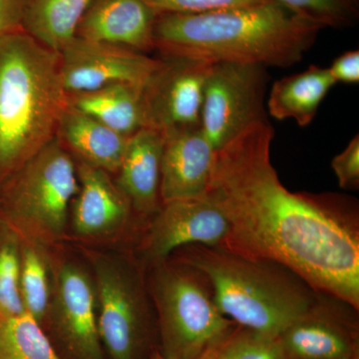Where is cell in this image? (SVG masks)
<instances>
[{"label":"cell","instance_id":"6","mask_svg":"<svg viewBox=\"0 0 359 359\" xmlns=\"http://www.w3.org/2000/svg\"><path fill=\"white\" fill-rule=\"evenodd\" d=\"M152 290L167 359H196L236 323L219 311L210 283L190 264H156Z\"/></svg>","mask_w":359,"mask_h":359},{"label":"cell","instance_id":"9","mask_svg":"<svg viewBox=\"0 0 359 359\" xmlns=\"http://www.w3.org/2000/svg\"><path fill=\"white\" fill-rule=\"evenodd\" d=\"M59 58L67 94L118 83L144 86L160 63L159 57L128 47L77 36L59 52Z\"/></svg>","mask_w":359,"mask_h":359},{"label":"cell","instance_id":"12","mask_svg":"<svg viewBox=\"0 0 359 359\" xmlns=\"http://www.w3.org/2000/svg\"><path fill=\"white\" fill-rule=\"evenodd\" d=\"M230 233L229 219L205 197L170 201L154 215L144 241V256L159 264L189 245L224 247Z\"/></svg>","mask_w":359,"mask_h":359},{"label":"cell","instance_id":"2","mask_svg":"<svg viewBox=\"0 0 359 359\" xmlns=\"http://www.w3.org/2000/svg\"><path fill=\"white\" fill-rule=\"evenodd\" d=\"M321 29L275 0L207 13L161 14L154 50L211 65L290 67L302 60Z\"/></svg>","mask_w":359,"mask_h":359},{"label":"cell","instance_id":"13","mask_svg":"<svg viewBox=\"0 0 359 359\" xmlns=\"http://www.w3.org/2000/svg\"><path fill=\"white\" fill-rule=\"evenodd\" d=\"M48 316L73 358L104 359L95 283L81 266L65 263L56 271Z\"/></svg>","mask_w":359,"mask_h":359},{"label":"cell","instance_id":"7","mask_svg":"<svg viewBox=\"0 0 359 359\" xmlns=\"http://www.w3.org/2000/svg\"><path fill=\"white\" fill-rule=\"evenodd\" d=\"M262 65H212L205 82L201 128L218 150L250 125L268 121V73Z\"/></svg>","mask_w":359,"mask_h":359},{"label":"cell","instance_id":"3","mask_svg":"<svg viewBox=\"0 0 359 359\" xmlns=\"http://www.w3.org/2000/svg\"><path fill=\"white\" fill-rule=\"evenodd\" d=\"M67 105L59 53L22 29L0 34V186L55 138Z\"/></svg>","mask_w":359,"mask_h":359},{"label":"cell","instance_id":"27","mask_svg":"<svg viewBox=\"0 0 359 359\" xmlns=\"http://www.w3.org/2000/svg\"><path fill=\"white\" fill-rule=\"evenodd\" d=\"M273 0H146L156 15L199 14L266 4Z\"/></svg>","mask_w":359,"mask_h":359},{"label":"cell","instance_id":"4","mask_svg":"<svg viewBox=\"0 0 359 359\" xmlns=\"http://www.w3.org/2000/svg\"><path fill=\"white\" fill-rule=\"evenodd\" d=\"M182 262L207 278L222 313L238 327L280 335L311 309L320 294L282 264L224 247L194 245Z\"/></svg>","mask_w":359,"mask_h":359},{"label":"cell","instance_id":"28","mask_svg":"<svg viewBox=\"0 0 359 359\" xmlns=\"http://www.w3.org/2000/svg\"><path fill=\"white\" fill-rule=\"evenodd\" d=\"M332 168L339 185L346 190H358L359 188V136L356 135L346 149L335 156L332 161Z\"/></svg>","mask_w":359,"mask_h":359},{"label":"cell","instance_id":"29","mask_svg":"<svg viewBox=\"0 0 359 359\" xmlns=\"http://www.w3.org/2000/svg\"><path fill=\"white\" fill-rule=\"evenodd\" d=\"M330 75L335 82L358 83L359 81V51H347L339 56L330 68Z\"/></svg>","mask_w":359,"mask_h":359},{"label":"cell","instance_id":"22","mask_svg":"<svg viewBox=\"0 0 359 359\" xmlns=\"http://www.w3.org/2000/svg\"><path fill=\"white\" fill-rule=\"evenodd\" d=\"M45 245L21 238L20 290L26 313L39 323L48 318L52 290L50 264Z\"/></svg>","mask_w":359,"mask_h":359},{"label":"cell","instance_id":"11","mask_svg":"<svg viewBox=\"0 0 359 359\" xmlns=\"http://www.w3.org/2000/svg\"><path fill=\"white\" fill-rule=\"evenodd\" d=\"M358 309L320 292L304 316L280 335L287 359H351L358 353Z\"/></svg>","mask_w":359,"mask_h":359},{"label":"cell","instance_id":"18","mask_svg":"<svg viewBox=\"0 0 359 359\" xmlns=\"http://www.w3.org/2000/svg\"><path fill=\"white\" fill-rule=\"evenodd\" d=\"M130 137V136H129ZM129 137L68 104L59 120L55 139L76 162L115 175Z\"/></svg>","mask_w":359,"mask_h":359},{"label":"cell","instance_id":"16","mask_svg":"<svg viewBox=\"0 0 359 359\" xmlns=\"http://www.w3.org/2000/svg\"><path fill=\"white\" fill-rule=\"evenodd\" d=\"M156 18L146 0H92L76 36L147 54L154 50Z\"/></svg>","mask_w":359,"mask_h":359},{"label":"cell","instance_id":"15","mask_svg":"<svg viewBox=\"0 0 359 359\" xmlns=\"http://www.w3.org/2000/svg\"><path fill=\"white\" fill-rule=\"evenodd\" d=\"M79 188L70 208L73 231L81 238L110 237L124 228L133 211L111 174L76 162Z\"/></svg>","mask_w":359,"mask_h":359},{"label":"cell","instance_id":"1","mask_svg":"<svg viewBox=\"0 0 359 359\" xmlns=\"http://www.w3.org/2000/svg\"><path fill=\"white\" fill-rule=\"evenodd\" d=\"M275 130L259 121L216 151L205 198L231 224L226 249L271 259L359 309L355 212L332 194L287 190L271 160Z\"/></svg>","mask_w":359,"mask_h":359},{"label":"cell","instance_id":"19","mask_svg":"<svg viewBox=\"0 0 359 359\" xmlns=\"http://www.w3.org/2000/svg\"><path fill=\"white\" fill-rule=\"evenodd\" d=\"M67 95L70 106L124 136L147 128L141 85L112 84Z\"/></svg>","mask_w":359,"mask_h":359},{"label":"cell","instance_id":"23","mask_svg":"<svg viewBox=\"0 0 359 359\" xmlns=\"http://www.w3.org/2000/svg\"><path fill=\"white\" fill-rule=\"evenodd\" d=\"M0 359H61L39 323L28 313L0 318Z\"/></svg>","mask_w":359,"mask_h":359},{"label":"cell","instance_id":"30","mask_svg":"<svg viewBox=\"0 0 359 359\" xmlns=\"http://www.w3.org/2000/svg\"><path fill=\"white\" fill-rule=\"evenodd\" d=\"M25 0H0V34L22 29Z\"/></svg>","mask_w":359,"mask_h":359},{"label":"cell","instance_id":"8","mask_svg":"<svg viewBox=\"0 0 359 359\" xmlns=\"http://www.w3.org/2000/svg\"><path fill=\"white\" fill-rule=\"evenodd\" d=\"M160 63L143 86L147 128L160 133L201 125L211 63L160 55Z\"/></svg>","mask_w":359,"mask_h":359},{"label":"cell","instance_id":"24","mask_svg":"<svg viewBox=\"0 0 359 359\" xmlns=\"http://www.w3.org/2000/svg\"><path fill=\"white\" fill-rule=\"evenodd\" d=\"M196 359H287L278 337L236 325Z\"/></svg>","mask_w":359,"mask_h":359},{"label":"cell","instance_id":"26","mask_svg":"<svg viewBox=\"0 0 359 359\" xmlns=\"http://www.w3.org/2000/svg\"><path fill=\"white\" fill-rule=\"evenodd\" d=\"M295 15L321 28H346L355 25L359 0H275Z\"/></svg>","mask_w":359,"mask_h":359},{"label":"cell","instance_id":"20","mask_svg":"<svg viewBox=\"0 0 359 359\" xmlns=\"http://www.w3.org/2000/svg\"><path fill=\"white\" fill-rule=\"evenodd\" d=\"M335 84L328 68L316 65L309 66L304 72L280 78L269 90V114L276 120L292 119L299 126H309Z\"/></svg>","mask_w":359,"mask_h":359},{"label":"cell","instance_id":"5","mask_svg":"<svg viewBox=\"0 0 359 359\" xmlns=\"http://www.w3.org/2000/svg\"><path fill=\"white\" fill-rule=\"evenodd\" d=\"M78 188L76 163L54 138L0 186V219L22 240L57 243Z\"/></svg>","mask_w":359,"mask_h":359},{"label":"cell","instance_id":"10","mask_svg":"<svg viewBox=\"0 0 359 359\" xmlns=\"http://www.w3.org/2000/svg\"><path fill=\"white\" fill-rule=\"evenodd\" d=\"M94 266L101 344L112 359H136L144 320L138 280L110 259H96Z\"/></svg>","mask_w":359,"mask_h":359},{"label":"cell","instance_id":"17","mask_svg":"<svg viewBox=\"0 0 359 359\" xmlns=\"http://www.w3.org/2000/svg\"><path fill=\"white\" fill-rule=\"evenodd\" d=\"M163 136L157 130L143 128L127 142L115 183L133 211L152 216L161 205V157Z\"/></svg>","mask_w":359,"mask_h":359},{"label":"cell","instance_id":"21","mask_svg":"<svg viewBox=\"0 0 359 359\" xmlns=\"http://www.w3.org/2000/svg\"><path fill=\"white\" fill-rule=\"evenodd\" d=\"M92 0H25L23 32L47 48L60 52L76 36Z\"/></svg>","mask_w":359,"mask_h":359},{"label":"cell","instance_id":"14","mask_svg":"<svg viewBox=\"0 0 359 359\" xmlns=\"http://www.w3.org/2000/svg\"><path fill=\"white\" fill-rule=\"evenodd\" d=\"M161 202L205 197L214 168L216 149L198 126L162 133Z\"/></svg>","mask_w":359,"mask_h":359},{"label":"cell","instance_id":"32","mask_svg":"<svg viewBox=\"0 0 359 359\" xmlns=\"http://www.w3.org/2000/svg\"><path fill=\"white\" fill-rule=\"evenodd\" d=\"M351 359H359V356H356V358H351Z\"/></svg>","mask_w":359,"mask_h":359},{"label":"cell","instance_id":"25","mask_svg":"<svg viewBox=\"0 0 359 359\" xmlns=\"http://www.w3.org/2000/svg\"><path fill=\"white\" fill-rule=\"evenodd\" d=\"M21 238L0 219V318L25 313L20 280Z\"/></svg>","mask_w":359,"mask_h":359},{"label":"cell","instance_id":"31","mask_svg":"<svg viewBox=\"0 0 359 359\" xmlns=\"http://www.w3.org/2000/svg\"><path fill=\"white\" fill-rule=\"evenodd\" d=\"M150 359H167V358H165L164 356H163L162 354H161L159 353V351H155V353H153L152 355H151Z\"/></svg>","mask_w":359,"mask_h":359}]
</instances>
